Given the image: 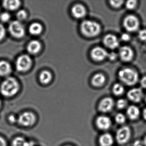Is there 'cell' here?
<instances>
[{"label":"cell","instance_id":"obj_1","mask_svg":"<svg viewBox=\"0 0 146 146\" xmlns=\"http://www.w3.org/2000/svg\"><path fill=\"white\" fill-rule=\"evenodd\" d=\"M19 88V84L17 80L13 78L9 77L2 83L1 92L6 97H11L18 93Z\"/></svg>","mask_w":146,"mask_h":146},{"label":"cell","instance_id":"obj_2","mask_svg":"<svg viewBox=\"0 0 146 146\" xmlns=\"http://www.w3.org/2000/svg\"><path fill=\"white\" fill-rule=\"evenodd\" d=\"M81 30L85 36L93 37L99 35L101 31V28L100 25L96 22L85 20L81 24Z\"/></svg>","mask_w":146,"mask_h":146},{"label":"cell","instance_id":"obj_3","mask_svg":"<svg viewBox=\"0 0 146 146\" xmlns=\"http://www.w3.org/2000/svg\"><path fill=\"white\" fill-rule=\"evenodd\" d=\"M119 80L126 85L131 86L137 83L138 80L137 72L130 68H124L118 73Z\"/></svg>","mask_w":146,"mask_h":146},{"label":"cell","instance_id":"obj_4","mask_svg":"<svg viewBox=\"0 0 146 146\" xmlns=\"http://www.w3.org/2000/svg\"><path fill=\"white\" fill-rule=\"evenodd\" d=\"M36 121L35 115L31 112H25L21 113L18 117L17 122L24 127L32 126Z\"/></svg>","mask_w":146,"mask_h":146},{"label":"cell","instance_id":"obj_5","mask_svg":"<svg viewBox=\"0 0 146 146\" xmlns=\"http://www.w3.org/2000/svg\"><path fill=\"white\" fill-rule=\"evenodd\" d=\"M9 30L11 35L17 38L23 37L25 34L24 27L19 21L11 22L9 25Z\"/></svg>","mask_w":146,"mask_h":146},{"label":"cell","instance_id":"obj_6","mask_svg":"<svg viewBox=\"0 0 146 146\" xmlns=\"http://www.w3.org/2000/svg\"><path fill=\"white\" fill-rule=\"evenodd\" d=\"M131 130L128 126H123L119 128L116 132V138L118 143L123 144L129 140L131 136Z\"/></svg>","mask_w":146,"mask_h":146},{"label":"cell","instance_id":"obj_7","mask_svg":"<svg viewBox=\"0 0 146 146\" xmlns=\"http://www.w3.org/2000/svg\"><path fill=\"white\" fill-rule=\"evenodd\" d=\"M123 24L125 29L129 32H135L139 28V20L133 15L126 17L124 19Z\"/></svg>","mask_w":146,"mask_h":146},{"label":"cell","instance_id":"obj_8","mask_svg":"<svg viewBox=\"0 0 146 146\" xmlns=\"http://www.w3.org/2000/svg\"><path fill=\"white\" fill-rule=\"evenodd\" d=\"M32 65V60L29 56L23 55L20 56L16 62V68L19 71L24 72L28 70Z\"/></svg>","mask_w":146,"mask_h":146},{"label":"cell","instance_id":"obj_9","mask_svg":"<svg viewBox=\"0 0 146 146\" xmlns=\"http://www.w3.org/2000/svg\"><path fill=\"white\" fill-rule=\"evenodd\" d=\"M108 53L102 48L97 47L92 49L91 52V57L92 59L96 61L104 60L108 57Z\"/></svg>","mask_w":146,"mask_h":146},{"label":"cell","instance_id":"obj_10","mask_svg":"<svg viewBox=\"0 0 146 146\" xmlns=\"http://www.w3.org/2000/svg\"><path fill=\"white\" fill-rule=\"evenodd\" d=\"M113 106V100L110 97H106L101 101L99 105V109L102 112H108L112 110Z\"/></svg>","mask_w":146,"mask_h":146},{"label":"cell","instance_id":"obj_11","mask_svg":"<svg viewBox=\"0 0 146 146\" xmlns=\"http://www.w3.org/2000/svg\"><path fill=\"white\" fill-rule=\"evenodd\" d=\"M96 123L97 127L102 130L108 129L111 125V119L105 116H101L97 117Z\"/></svg>","mask_w":146,"mask_h":146},{"label":"cell","instance_id":"obj_12","mask_svg":"<svg viewBox=\"0 0 146 146\" xmlns=\"http://www.w3.org/2000/svg\"><path fill=\"white\" fill-rule=\"evenodd\" d=\"M143 96L141 90L138 88H135L130 90L127 93L128 99L134 102L141 101Z\"/></svg>","mask_w":146,"mask_h":146},{"label":"cell","instance_id":"obj_13","mask_svg":"<svg viewBox=\"0 0 146 146\" xmlns=\"http://www.w3.org/2000/svg\"><path fill=\"white\" fill-rule=\"evenodd\" d=\"M103 42L106 46L112 49L117 48L119 45V41L117 37L112 35L106 36L103 39Z\"/></svg>","mask_w":146,"mask_h":146},{"label":"cell","instance_id":"obj_14","mask_svg":"<svg viewBox=\"0 0 146 146\" xmlns=\"http://www.w3.org/2000/svg\"><path fill=\"white\" fill-rule=\"evenodd\" d=\"M119 54L123 61L129 62L133 58V52L130 48L128 46H123L119 49Z\"/></svg>","mask_w":146,"mask_h":146},{"label":"cell","instance_id":"obj_15","mask_svg":"<svg viewBox=\"0 0 146 146\" xmlns=\"http://www.w3.org/2000/svg\"><path fill=\"white\" fill-rule=\"evenodd\" d=\"M72 13L76 18H82L86 14L85 7L81 5H76L72 9Z\"/></svg>","mask_w":146,"mask_h":146},{"label":"cell","instance_id":"obj_16","mask_svg":"<svg viewBox=\"0 0 146 146\" xmlns=\"http://www.w3.org/2000/svg\"><path fill=\"white\" fill-rule=\"evenodd\" d=\"M113 141L112 136L109 133H105L99 138V143L101 146H111Z\"/></svg>","mask_w":146,"mask_h":146},{"label":"cell","instance_id":"obj_17","mask_svg":"<svg viewBox=\"0 0 146 146\" xmlns=\"http://www.w3.org/2000/svg\"><path fill=\"white\" fill-rule=\"evenodd\" d=\"M3 5L5 9L9 11H14L19 7L20 2L18 0H6L4 1Z\"/></svg>","mask_w":146,"mask_h":146},{"label":"cell","instance_id":"obj_18","mask_svg":"<svg viewBox=\"0 0 146 146\" xmlns=\"http://www.w3.org/2000/svg\"><path fill=\"white\" fill-rule=\"evenodd\" d=\"M11 67L9 63L5 61H0V76H8L11 73Z\"/></svg>","mask_w":146,"mask_h":146},{"label":"cell","instance_id":"obj_19","mask_svg":"<svg viewBox=\"0 0 146 146\" xmlns=\"http://www.w3.org/2000/svg\"><path fill=\"white\" fill-rule=\"evenodd\" d=\"M140 114L139 108L135 106H131L127 109V115L132 120L137 119Z\"/></svg>","mask_w":146,"mask_h":146},{"label":"cell","instance_id":"obj_20","mask_svg":"<svg viewBox=\"0 0 146 146\" xmlns=\"http://www.w3.org/2000/svg\"><path fill=\"white\" fill-rule=\"evenodd\" d=\"M106 78L103 74L98 73L96 74L92 78V84L94 86L101 87L105 83Z\"/></svg>","mask_w":146,"mask_h":146},{"label":"cell","instance_id":"obj_21","mask_svg":"<svg viewBox=\"0 0 146 146\" xmlns=\"http://www.w3.org/2000/svg\"><path fill=\"white\" fill-rule=\"evenodd\" d=\"M41 47L40 43L37 40L31 41L28 46V50L31 54H36L40 51Z\"/></svg>","mask_w":146,"mask_h":146},{"label":"cell","instance_id":"obj_22","mask_svg":"<svg viewBox=\"0 0 146 146\" xmlns=\"http://www.w3.org/2000/svg\"><path fill=\"white\" fill-rule=\"evenodd\" d=\"M52 74L48 71H43L40 74V81L44 84L48 83L52 80Z\"/></svg>","mask_w":146,"mask_h":146},{"label":"cell","instance_id":"obj_23","mask_svg":"<svg viewBox=\"0 0 146 146\" xmlns=\"http://www.w3.org/2000/svg\"><path fill=\"white\" fill-rule=\"evenodd\" d=\"M42 27L40 24L35 23L32 24L29 28V31L31 34L34 35H39L41 33Z\"/></svg>","mask_w":146,"mask_h":146},{"label":"cell","instance_id":"obj_24","mask_svg":"<svg viewBox=\"0 0 146 146\" xmlns=\"http://www.w3.org/2000/svg\"><path fill=\"white\" fill-rule=\"evenodd\" d=\"M27 141L24 137H18L13 140L12 146H26Z\"/></svg>","mask_w":146,"mask_h":146},{"label":"cell","instance_id":"obj_25","mask_svg":"<svg viewBox=\"0 0 146 146\" xmlns=\"http://www.w3.org/2000/svg\"><path fill=\"white\" fill-rule=\"evenodd\" d=\"M124 88L120 84H116L113 88V92L116 96H120L123 93Z\"/></svg>","mask_w":146,"mask_h":146},{"label":"cell","instance_id":"obj_26","mask_svg":"<svg viewBox=\"0 0 146 146\" xmlns=\"http://www.w3.org/2000/svg\"><path fill=\"white\" fill-rule=\"evenodd\" d=\"M116 122L117 123L123 124L125 121V117L123 114L121 113H118L116 115L115 117Z\"/></svg>","mask_w":146,"mask_h":146},{"label":"cell","instance_id":"obj_27","mask_svg":"<svg viewBox=\"0 0 146 146\" xmlns=\"http://www.w3.org/2000/svg\"><path fill=\"white\" fill-rule=\"evenodd\" d=\"M117 107L119 109H123L127 105V102L124 99H121L118 100L117 102Z\"/></svg>","mask_w":146,"mask_h":146},{"label":"cell","instance_id":"obj_28","mask_svg":"<svg viewBox=\"0 0 146 146\" xmlns=\"http://www.w3.org/2000/svg\"><path fill=\"white\" fill-rule=\"evenodd\" d=\"M27 17V13L24 10H20L17 13V17L19 20H23Z\"/></svg>","mask_w":146,"mask_h":146},{"label":"cell","instance_id":"obj_29","mask_svg":"<svg viewBox=\"0 0 146 146\" xmlns=\"http://www.w3.org/2000/svg\"><path fill=\"white\" fill-rule=\"evenodd\" d=\"M10 18H11V16L8 13H3L0 16V19L4 23L8 22L10 20Z\"/></svg>","mask_w":146,"mask_h":146},{"label":"cell","instance_id":"obj_30","mask_svg":"<svg viewBox=\"0 0 146 146\" xmlns=\"http://www.w3.org/2000/svg\"><path fill=\"white\" fill-rule=\"evenodd\" d=\"M137 5L136 1H128L126 3V7L129 10H132Z\"/></svg>","mask_w":146,"mask_h":146},{"label":"cell","instance_id":"obj_31","mask_svg":"<svg viewBox=\"0 0 146 146\" xmlns=\"http://www.w3.org/2000/svg\"><path fill=\"white\" fill-rule=\"evenodd\" d=\"M123 1H111L110 4L111 6L114 8H119L122 6L123 3Z\"/></svg>","mask_w":146,"mask_h":146},{"label":"cell","instance_id":"obj_32","mask_svg":"<svg viewBox=\"0 0 146 146\" xmlns=\"http://www.w3.org/2000/svg\"><path fill=\"white\" fill-rule=\"evenodd\" d=\"M138 37L142 41H146V30L140 31L138 33Z\"/></svg>","mask_w":146,"mask_h":146},{"label":"cell","instance_id":"obj_33","mask_svg":"<svg viewBox=\"0 0 146 146\" xmlns=\"http://www.w3.org/2000/svg\"><path fill=\"white\" fill-rule=\"evenodd\" d=\"M6 30L2 25L0 24V40H2L5 36Z\"/></svg>","mask_w":146,"mask_h":146},{"label":"cell","instance_id":"obj_34","mask_svg":"<svg viewBox=\"0 0 146 146\" xmlns=\"http://www.w3.org/2000/svg\"><path fill=\"white\" fill-rule=\"evenodd\" d=\"M117 57V54L116 53L111 52L110 53H108V58L111 60H114L116 59V58Z\"/></svg>","mask_w":146,"mask_h":146},{"label":"cell","instance_id":"obj_35","mask_svg":"<svg viewBox=\"0 0 146 146\" xmlns=\"http://www.w3.org/2000/svg\"><path fill=\"white\" fill-rule=\"evenodd\" d=\"M121 39L123 41L127 42L129 40L130 36L129 34L124 33V34H122L121 36Z\"/></svg>","mask_w":146,"mask_h":146},{"label":"cell","instance_id":"obj_36","mask_svg":"<svg viewBox=\"0 0 146 146\" xmlns=\"http://www.w3.org/2000/svg\"><path fill=\"white\" fill-rule=\"evenodd\" d=\"M18 118H17L15 115L13 114H11L8 117V120L10 123H16L17 121Z\"/></svg>","mask_w":146,"mask_h":146},{"label":"cell","instance_id":"obj_37","mask_svg":"<svg viewBox=\"0 0 146 146\" xmlns=\"http://www.w3.org/2000/svg\"><path fill=\"white\" fill-rule=\"evenodd\" d=\"M141 84L143 88L146 89V76L142 78L141 81Z\"/></svg>","mask_w":146,"mask_h":146},{"label":"cell","instance_id":"obj_38","mask_svg":"<svg viewBox=\"0 0 146 146\" xmlns=\"http://www.w3.org/2000/svg\"><path fill=\"white\" fill-rule=\"evenodd\" d=\"M143 143L140 140H136L133 143V146H143Z\"/></svg>","mask_w":146,"mask_h":146},{"label":"cell","instance_id":"obj_39","mask_svg":"<svg viewBox=\"0 0 146 146\" xmlns=\"http://www.w3.org/2000/svg\"><path fill=\"white\" fill-rule=\"evenodd\" d=\"M0 146H7V143L3 137H0Z\"/></svg>","mask_w":146,"mask_h":146},{"label":"cell","instance_id":"obj_40","mask_svg":"<svg viewBox=\"0 0 146 146\" xmlns=\"http://www.w3.org/2000/svg\"><path fill=\"white\" fill-rule=\"evenodd\" d=\"M143 117L144 119L146 120V108L143 110Z\"/></svg>","mask_w":146,"mask_h":146},{"label":"cell","instance_id":"obj_41","mask_svg":"<svg viewBox=\"0 0 146 146\" xmlns=\"http://www.w3.org/2000/svg\"><path fill=\"white\" fill-rule=\"evenodd\" d=\"M143 145L146 146V136H145V137H144V140H143Z\"/></svg>","mask_w":146,"mask_h":146},{"label":"cell","instance_id":"obj_42","mask_svg":"<svg viewBox=\"0 0 146 146\" xmlns=\"http://www.w3.org/2000/svg\"><path fill=\"white\" fill-rule=\"evenodd\" d=\"M1 99H0V108H1Z\"/></svg>","mask_w":146,"mask_h":146},{"label":"cell","instance_id":"obj_43","mask_svg":"<svg viewBox=\"0 0 146 146\" xmlns=\"http://www.w3.org/2000/svg\"><path fill=\"white\" fill-rule=\"evenodd\" d=\"M145 101H146V97H145Z\"/></svg>","mask_w":146,"mask_h":146},{"label":"cell","instance_id":"obj_44","mask_svg":"<svg viewBox=\"0 0 146 146\" xmlns=\"http://www.w3.org/2000/svg\"></svg>","mask_w":146,"mask_h":146},{"label":"cell","instance_id":"obj_45","mask_svg":"<svg viewBox=\"0 0 146 146\" xmlns=\"http://www.w3.org/2000/svg\"></svg>","mask_w":146,"mask_h":146}]
</instances>
